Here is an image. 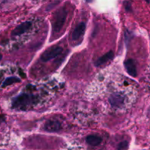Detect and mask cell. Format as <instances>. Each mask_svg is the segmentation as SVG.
<instances>
[{"instance_id":"1","label":"cell","mask_w":150,"mask_h":150,"mask_svg":"<svg viewBox=\"0 0 150 150\" xmlns=\"http://www.w3.org/2000/svg\"><path fill=\"white\" fill-rule=\"evenodd\" d=\"M37 98L33 95L24 93L15 98L12 102L13 108L18 109H26L30 105L36 103Z\"/></svg>"},{"instance_id":"2","label":"cell","mask_w":150,"mask_h":150,"mask_svg":"<svg viewBox=\"0 0 150 150\" xmlns=\"http://www.w3.org/2000/svg\"><path fill=\"white\" fill-rule=\"evenodd\" d=\"M66 16H67V12L64 8H60L56 12L52 21V28L54 32H58L62 29L66 21Z\"/></svg>"},{"instance_id":"3","label":"cell","mask_w":150,"mask_h":150,"mask_svg":"<svg viewBox=\"0 0 150 150\" xmlns=\"http://www.w3.org/2000/svg\"><path fill=\"white\" fill-rule=\"evenodd\" d=\"M62 51H63V49H62L61 47H53V48L46 51L41 55V59L43 62H48L60 55L62 53Z\"/></svg>"},{"instance_id":"4","label":"cell","mask_w":150,"mask_h":150,"mask_svg":"<svg viewBox=\"0 0 150 150\" xmlns=\"http://www.w3.org/2000/svg\"><path fill=\"white\" fill-rule=\"evenodd\" d=\"M32 26V23L29 21H25L24 23H21L18 26H16L12 32V35L13 36H19V35H22L25 33L26 31L29 30Z\"/></svg>"},{"instance_id":"5","label":"cell","mask_w":150,"mask_h":150,"mask_svg":"<svg viewBox=\"0 0 150 150\" xmlns=\"http://www.w3.org/2000/svg\"><path fill=\"white\" fill-rule=\"evenodd\" d=\"M124 98L119 94H113L109 98V103L112 106L115 107V108L121 107L124 104Z\"/></svg>"},{"instance_id":"6","label":"cell","mask_w":150,"mask_h":150,"mask_svg":"<svg viewBox=\"0 0 150 150\" xmlns=\"http://www.w3.org/2000/svg\"><path fill=\"white\" fill-rule=\"evenodd\" d=\"M44 129L48 132H57L61 129V125L56 120H48L44 124Z\"/></svg>"},{"instance_id":"7","label":"cell","mask_w":150,"mask_h":150,"mask_svg":"<svg viewBox=\"0 0 150 150\" xmlns=\"http://www.w3.org/2000/svg\"><path fill=\"white\" fill-rule=\"evenodd\" d=\"M125 68L126 72L132 77H135L137 76V68L135 62L132 59H127L124 62Z\"/></svg>"},{"instance_id":"8","label":"cell","mask_w":150,"mask_h":150,"mask_svg":"<svg viewBox=\"0 0 150 150\" xmlns=\"http://www.w3.org/2000/svg\"><path fill=\"white\" fill-rule=\"evenodd\" d=\"M85 29H86V25L85 23H81L76 26L74 30L73 33H72V39L76 40L79 39L81 36L83 35L85 33Z\"/></svg>"},{"instance_id":"9","label":"cell","mask_w":150,"mask_h":150,"mask_svg":"<svg viewBox=\"0 0 150 150\" xmlns=\"http://www.w3.org/2000/svg\"><path fill=\"white\" fill-rule=\"evenodd\" d=\"M114 57V53L112 51H109L107 54H105L104 55L101 56L100 58H99L95 62V65L96 66H101L102 64H104V63L107 62L108 61L111 60Z\"/></svg>"},{"instance_id":"10","label":"cell","mask_w":150,"mask_h":150,"mask_svg":"<svg viewBox=\"0 0 150 150\" xmlns=\"http://www.w3.org/2000/svg\"><path fill=\"white\" fill-rule=\"evenodd\" d=\"M101 141L102 139L101 137L98 136H94V135H91L86 138L87 144L93 146H96L99 145L101 143Z\"/></svg>"},{"instance_id":"11","label":"cell","mask_w":150,"mask_h":150,"mask_svg":"<svg viewBox=\"0 0 150 150\" xmlns=\"http://www.w3.org/2000/svg\"><path fill=\"white\" fill-rule=\"evenodd\" d=\"M18 82H20V80H19L18 78L16 77H10V78H7L5 81H4L3 83L2 86L4 87V86H7L9 85H11L14 83H18Z\"/></svg>"},{"instance_id":"12","label":"cell","mask_w":150,"mask_h":150,"mask_svg":"<svg viewBox=\"0 0 150 150\" xmlns=\"http://www.w3.org/2000/svg\"><path fill=\"white\" fill-rule=\"evenodd\" d=\"M128 146V144L126 142H121V143L119 144V150H124V149H126Z\"/></svg>"},{"instance_id":"13","label":"cell","mask_w":150,"mask_h":150,"mask_svg":"<svg viewBox=\"0 0 150 150\" xmlns=\"http://www.w3.org/2000/svg\"><path fill=\"white\" fill-rule=\"evenodd\" d=\"M124 6H125V9H126V11L130 12L131 10H132V7H131V3L129 2V1H125Z\"/></svg>"},{"instance_id":"14","label":"cell","mask_w":150,"mask_h":150,"mask_svg":"<svg viewBox=\"0 0 150 150\" xmlns=\"http://www.w3.org/2000/svg\"><path fill=\"white\" fill-rule=\"evenodd\" d=\"M147 3H150V0H145Z\"/></svg>"},{"instance_id":"15","label":"cell","mask_w":150,"mask_h":150,"mask_svg":"<svg viewBox=\"0 0 150 150\" xmlns=\"http://www.w3.org/2000/svg\"><path fill=\"white\" fill-rule=\"evenodd\" d=\"M1 58H2V56H1V54H0V60L1 59Z\"/></svg>"}]
</instances>
